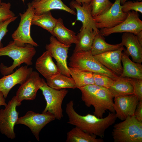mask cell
Segmentation results:
<instances>
[{
  "instance_id": "obj_1",
  "label": "cell",
  "mask_w": 142,
  "mask_h": 142,
  "mask_svg": "<svg viewBox=\"0 0 142 142\" xmlns=\"http://www.w3.org/2000/svg\"><path fill=\"white\" fill-rule=\"evenodd\" d=\"M81 99L87 107H94V115L99 118H103L107 110L115 113L113 107L114 97L109 90L95 84H90L79 88Z\"/></svg>"
},
{
  "instance_id": "obj_2",
  "label": "cell",
  "mask_w": 142,
  "mask_h": 142,
  "mask_svg": "<svg viewBox=\"0 0 142 142\" xmlns=\"http://www.w3.org/2000/svg\"><path fill=\"white\" fill-rule=\"evenodd\" d=\"M36 53L34 47L31 44H27L24 46L20 47L17 45L13 41H10L6 46L0 48V56H7L12 58L13 62L9 67L1 63V73L3 76L10 74L16 68L23 63L28 66L32 65V60Z\"/></svg>"
},
{
  "instance_id": "obj_3",
  "label": "cell",
  "mask_w": 142,
  "mask_h": 142,
  "mask_svg": "<svg viewBox=\"0 0 142 142\" xmlns=\"http://www.w3.org/2000/svg\"><path fill=\"white\" fill-rule=\"evenodd\" d=\"M116 118L115 113L109 112L106 117L102 118L94 115H82L75 113L72 116L71 123L86 133L102 138L106 130L115 123Z\"/></svg>"
},
{
  "instance_id": "obj_4",
  "label": "cell",
  "mask_w": 142,
  "mask_h": 142,
  "mask_svg": "<svg viewBox=\"0 0 142 142\" xmlns=\"http://www.w3.org/2000/svg\"><path fill=\"white\" fill-rule=\"evenodd\" d=\"M111 135L114 142H142V122L128 117L114 125Z\"/></svg>"
},
{
  "instance_id": "obj_5",
  "label": "cell",
  "mask_w": 142,
  "mask_h": 142,
  "mask_svg": "<svg viewBox=\"0 0 142 142\" xmlns=\"http://www.w3.org/2000/svg\"><path fill=\"white\" fill-rule=\"evenodd\" d=\"M70 67L107 75L115 79L119 76L103 65L90 51L73 53L69 59Z\"/></svg>"
},
{
  "instance_id": "obj_6",
  "label": "cell",
  "mask_w": 142,
  "mask_h": 142,
  "mask_svg": "<svg viewBox=\"0 0 142 142\" xmlns=\"http://www.w3.org/2000/svg\"><path fill=\"white\" fill-rule=\"evenodd\" d=\"M28 8L23 13H20V21L16 29L12 35L15 44L17 46L23 47L26 44H30L34 47L38 44L33 39L31 35V28L33 16L34 14V8L31 3L27 4Z\"/></svg>"
},
{
  "instance_id": "obj_7",
  "label": "cell",
  "mask_w": 142,
  "mask_h": 142,
  "mask_svg": "<svg viewBox=\"0 0 142 142\" xmlns=\"http://www.w3.org/2000/svg\"><path fill=\"white\" fill-rule=\"evenodd\" d=\"M46 102V105L42 113L48 111L53 114L56 119L60 120L63 116L62 107L63 101L68 93L66 88L57 89L52 88L44 80L40 87Z\"/></svg>"
},
{
  "instance_id": "obj_8",
  "label": "cell",
  "mask_w": 142,
  "mask_h": 142,
  "mask_svg": "<svg viewBox=\"0 0 142 142\" xmlns=\"http://www.w3.org/2000/svg\"><path fill=\"white\" fill-rule=\"evenodd\" d=\"M21 103L17 100L15 96L8 102L4 109L0 110V131L11 139L16 137L14 127L18 118L19 113L16 107Z\"/></svg>"
},
{
  "instance_id": "obj_9",
  "label": "cell",
  "mask_w": 142,
  "mask_h": 142,
  "mask_svg": "<svg viewBox=\"0 0 142 142\" xmlns=\"http://www.w3.org/2000/svg\"><path fill=\"white\" fill-rule=\"evenodd\" d=\"M55 119V116L48 111L39 114L29 111L24 116L18 118L16 124H22L28 127L39 141V134L41 130L48 124Z\"/></svg>"
},
{
  "instance_id": "obj_10",
  "label": "cell",
  "mask_w": 142,
  "mask_h": 142,
  "mask_svg": "<svg viewBox=\"0 0 142 142\" xmlns=\"http://www.w3.org/2000/svg\"><path fill=\"white\" fill-rule=\"evenodd\" d=\"M120 1L115 0L112 6L107 11L93 17L97 29L112 28L120 24L126 19L128 13L122 11Z\"/></svg>"
},
{
  "instance_id": "obj_11",
  "label": "cell",
  "mask_w": 142,
  "mask_h": 142,
  "mask_svg": "<svg viewBox=\"0 0 142 142\" xmlns=\"http://www.w3.org/2000/svg\"><path fill=\"white\" fill-rule=\"evenodd\" d=\"M44 81L38 72L33 70L17 90L15 96L17 101L21 103L24 100L34 99L38 90L43 85Z\"/></svg>"
},
{
  "instance_id": "obj_12",
  "label": "cell",
  "mask_w": 142,
  "mask_h": 142,
  "mask_svg": "<svg viewBox=\"0 0 142 142\" xmlns=\"http://www.w3.org/2000/svg\"><path fill=\"white\" fill-rule=\"evenodd\" d=\"M126 19L122 22L112 28H102L99 30L104 36H108L113 33L129 32L136 35L142 31V21L138 12L133 11L127 12Z\"/></svg>"
},
{
  "instance_id": "obj_13",
  "label": "cell",
  "mask_w": 142,
  "mask_h": 142,
  "mask_svg": "<svg viewBox=\"0 0 142 142\" xmlns=\"http://www.w3.org/2000/svg\"><path fill=\"white\" fill-rule=\"evenodd\" d=\"M49 41V43L45 45L46 50L50 52L52 57L56 60L61 73L71 77L67 63L68 50L71 45L61 43L53 36L50 37Z\"/></svg>"
},
{
  "instance_id": "obj_14",
  "label": "cell",
  "mask_w": 142,
  "mask_h": 142,
  "mask_svg": "<svg viewBox=\"0 0 142 142\" xmlns=\"http://www.w3.org/2000/svg\"><path fill=\"white\" fill-rule=\"evenodd\" d=\"M113 107L117 118L123 121L134 116L139 100L135 94L114 97Z\"/></svg>"
},
{
  "instance_id": "obj_15",
  "label": "cell",
  "mask_w": 142,
  "mask_h": 142,
  "mask_svg": "<svg viewBox=\"0 0 142 142\" xmlns=\"http://www.w3.org/2000/svg\"><path fill=\"white\" fill-rule=\"evenodd\" d=\"M33 70L32 68L28 67L27 65L22 66L14 72L4 75L0 79V91L4 97H7L9 92L14 86L23 83Z\"/></svg>"
},
{
  "instance_id": "obj_16",
  "label": "cell",
  "mask_w": 142,
  "mask_h": 142,
  "mask_svg": "<svg viewBox=\"0 0 142 142\" xmlns=\"http://www.w3.org/2000/svg\"><path fill=\"white\" fill-rule=\"evenodd\" d=\"M123 46L119 49L94 55L105 67L118 76L123 71L121 63V56L124 49Z\"/></svg>"
},
{
  "instance_id": "obj_17",
  "label": "cell",
  "mask_w": 142,
  "mask_h": 142,
  "mask_svg": "<svg viewBox=\"0 0 142 142\" xmlns=\"http://www.w3.org/2000/svg\"><path fill=\"white\" fill-rule=\"evenodd\" d=\"M52 58L50 52L46 50L37 58L36 62V70L46 79L52 78L61 73Z\"/></svg>"
},
{
  "instance_id": "obj_18",
  "label": "cell",
  "mask_w": 142,
  "mask_h": 142,
  "mask_svg": "<svg viewBox=\"0 0 142 142\" xmlns=\"http://www.w3.org/2000/svg\"><path fill=\"white\" fill-rule=\"evenodd\" d=\"M124 48V52L130 56L133 62L137 63L142 62V45L139 42L136 36L133 33L124 32L121 36V42Z\"/></svg>"
},
{
  "instance_id": "obj_19",
  "label": "cell",
  "mask_w": 142,
  "mask_h": 142,
  "mask_svg": "<svg viewBox=\"0 0 142 142\" xmlns=\"http://www.w3.org/2000/svg\"><path fill=\"white\" fill-rule=\"evenodd\" d=\"M69 5L72 9H76L77 12L76 20L80 21L82 23V27L99 32V30L96 27L92 14V8L90 3L88 4L83 3L80 5L75 1L73 0Z\"/></svg>"
},
{
  "instance_id": "obj_20",
  "label": "cell",
  "mask_w": 142,
  "mask_h": 142,
  "mask_svg": "<svg viewBox=\"0 0 142 142\" xmlns=\"http://www.w3.org/2000/svg\"><path fill=\"white\" fill-rule=\"evenodd\" d=\"M31 3L34 9L35 14H39L52 10L58 9L76 15L75 12L65 4L62 0H40L37 2L33 0Z\"/></svg>"
},
{
  "instance_id": "obj_21",
  "label": "cell",
  "mask_w": 142,
  "mask_h": 142,
  "mask_svg": "<svg viewBox=\"0 0 142 142\" xmlns=\"http://www.w3.org/2000/svg\"><path fill=\"white\" fill-rule=\"evenodd\" d=\"M51 34L60 42L66 45H71L77 42L76 33L66 28L64 26L63 20L60 18L57 19L55 26Z\"/></svg>"
},
{
  "instance_id": "obj_22",
  "label": "cell",
  "mask_w": 142,
  "mask_h": 142,
  "mask_svg": "<svg viewBox=\"0 0 142 142\" xmlns=\"http://www.w3.org/2000/svg\"><path fill=\"white\" fill-rule=\"evenodd\" d=\"M99 32L82 27L77 35V42L73 53L90 51L94 38Z\"/></svg>"
},
{
  "instance_id": "obj_23",
  "label": "cell",
  "mask_w": 142,
  "mask_h": 142,
  "mask_svg": "<svg viewBox=\"0 0 142 142\" xmlns=\"http://www.w3.org/2000/svg\"><path fill=\"white\" fill-rule=\"evenodd\" d=\"M114 98L134 94L131 78L119 76L109 89Z\"/></svg>"
},
{
  "instance_id": "obj_24",
  "label": "cell",
  "mask_w": 142,
  "mask_h": 142,
  "mask_svg": "<svg viewBox=\"0 0 142 142\" xmlns=\"http://www.w3.org/2000/svg\"><path fill=\"white\" fill-rule=\"evenodd\" d=\"M121 60L123 67L122 72L120 76L142 79V65L141 63L131 61L129 56L124 52L122 53Z\"/></svg>"
},
{
  "instance_id": "obj_25",
  "label": "cell",
  "mask_w": 142,
  "mask_h": 142,
  "mask_svg": "<svg viewBox=\"0 0 142 142\" xmlns=\"http://www.w3.org/2000/svg\"><path fill=\"white\" fill-rule=\"evenodd\" d=\"M123 46L121 43L111 44L107 43L104 36L100 32L95 36L90 50L91 54L95 55L109 51L118 49Z\"/></svg>"
},
{
  "instance_id": "obj_26",
  "label": "cell",
  "mask_w": 142,
  "mask_h": 142,
  "mask_svg": "<svg viewBox=\"0 0 142 142\" xmlns=\"http://www.w3.org/2000/svg\"><path fill=\"white\" fill-rule=\"evenodd\" d=\"M96 135H91L75 127L67 133L66 142H103L102 138H97Z\"/></svg>"
},
{
  "instance_id": "obj_27",
  "label": "cell",
  "mask_w": 142,
  "mask_h": 142,
  "mask_svg": "<svg viewBox=\"0 0 142 142\" xmlns=\"http://www.w3.org/2000/svg\"><path fill=\"white\" fill-rule=\"evenodd\" d=\"M69 68L70 75L75 83L77 88L95 84L93 73L70 67Z\"/></svg>"
},
{
  "instance_id": "obj_28",
  "label": "cell",
  "mask_w": 142,
  "mask_h": 142,
  "mask_svg": "<svg viewBox=\"0 0 142 142\" xmlns=\"http://www.w3.org/2000/svg\"><path fill=\"white\" fill-rule=\"evenodd\" d=\"M57 20L53 17L50 11L39 14H34L32 18L31 25L39 26L51 34Z\"/></svg>"
},
{
  "instance_id": "obj_29",
  "label": "cell",
  "mask_w": 142,
  "mask_h": 142,
  "mask_svg": "<svg viewBox=\"0 0 142 142\" xmlns=\"http://www.w3.org/2000/svg\"><path fill=\"white\" fill-rule=\"evenodd\" d=\"M46 80L47 85L54 89L77 88L75 83L72 77H69L61 73Z\"/></svg>"
},
{
  "instance_id": "obj_30",
  "label": "cell",
  "mask_w": 142,
  "mask_h": 142,
  "mask_svg": "<svg viewBox=\"0 0 142 142\" xmlns=\"http://www.w3.org/2000/svg\"><path fill=\"white\" fill-rule=\"evenodd\" d=\"M91 13L93 17L102 14L111 7L113 3L109 0H92Z\"/></svg>"
},
{
  "instance_id": "obj_31",
  "label": "cell",
  "mask_w": 142,
  "mask_h": 142,
  "mask_svg": "<svg viewBox=\"0 0 142 142\" xmlns=\"http://www.w3.org/2000/svg\"><path fill=\"white\" fill-rule=\"evenodd\" d=\"M94 84L109 89L114 82V79L105 75L93 73Z\"/></svg>"
},
{
  "instance_id": "obj_32",
  "label": "cell",
  "mask_w": 142,
  "mask_h": 142,
  "mask_svg": "<svg viewBox=\"0 0 142 142\" xmlns=\"http://www.w3.org/2000/svg\"><path fill=\"white\" fill-rule=\"evenodd\" d=\"M11 6L9 2H2L0 5V22L16 16L14 13L10 10Z\"/></svg>"
},
{
  "instance_id": "obj_33",
  "label": "cell",
  "mask_w": 142,
  "mask_h": 142,
  "mask_svg": "<svg viewBox=\"0 0 142 142\" xmlns=\"http://www.w3.org/2000/svg\"><path fill=\"white\" fill-rule=\"evenodd\" d=\"M121 5L122 11L124 12L133 11L142 13V1H127Z\"/></svg>"
},
{
  "instance_id": "obj_34",
  "label": "cell",
  "mask_w": 142,
  "mask_h": 142,
  "mask_svg": "<svg viewBox=\"0 0 142 142\" xmlns=\"http://www.w3.org/2000/svg\"><path fill=\"white\" fill-rule=\"evenodd\" d=\"M17 16H15L7 20L0 22V48L3 47L1 41L4 36L8 31L7 27L9 24L17 18Z\"/></svg>"
},
{
  "instance_id": "obj_35",
  "label": "cell",
  "mask_w": 142,
  "mask_h": 142,
  "mask_svg": "<svg viewBox=\"0 0 142 142\" xmlns=\"http://www.w3.org/2000/svg\"><path fill=\"white\" fill-rule=\"evenodd\" d=\"M134 94L139 101L142 100V79L131 78Z\"/></svg>"
},
{
  "instance_id": "obj_36",
  "label": "cell",
  "mask_w": 142,
  "mask_h": 142,
  "mask_svg": "<svg viewBox=\"0 0 142 142\" xmlns=\"http://www.w3.org/2000/svg\"><path fill=\"white\" fill-rule=\"evenodd\" d=\"M134 116L137 120L142 122V100L139 101L135 111Z\"/></svg>"
},
{
  "instance_id": "obj_37",
  "label": "cell",
  "mask_w": 142,
  "mask_h": 142,
  "mask_svg": "<svg viewBox=\"0 0 142 142\" xmlns=\"http://www.w3.org/2000/svg\"><path fill=\"white\" fill-rule=\"evenodd\" d=\"M5 99L2 92L0 91V106L3 105L5 106L7 105Z\"/></svg>"
},
{
  "instance_id": "obj_38",
  "label": "cell",
  "mask_w": 142,
  "mask_h": 142,
  "mask_svg": "<svg viewBox=\"0 0 142 142\" xmlns=\"http://www.w3.org/2000/svg\"><path fill=\"white\" fill-rule=\"evenodd\" d=\"M79 4L82 5V3H85L88 4H89L92 0H74Z\"/></svg>"
},
{
  "instance_id": "obj_39",
  "label": "cell",
  "mask_w": 142,
  "mask_h": 142,
  "mask_svg": "<svg viewBox=\"0 0 142 142\" xmlns=\"http://www.w3.org/2000/svg\"><path fill=\"white\" fill-rule=\"evenodd\" d=\"M140 44L142 45V31L135 35Z\"/></svg>"
},
{
  "instance_id": "obj_40",
  "label": "cell",
  "mask_w": 142,
  "mask_h": 142,
  "mask_svg": "<svg viewBox=\"0 0 142 142\" xmlns=\"http://www.w3.org/2000/svg\"><path fill=\"white\" fill-rule=\"evenodd\" d=\"M128 0H121L120 1V4L121 5L122 4H123L126 1H128ZM137 1H142V0H136Z\"/></svg>"
},
{
  "instance_id": "obj_41",
  "label": "cell",
  "mask_w": 142,
  "mask_h": 142,
  "mask_svg": "<svg viewBox=\"0 0 142 142\" xmlns=\"http://www.w3.org/2000/svg\"><path fill=\"white\" fill-rule=\"evenodd\" d=\"M2 3V0H0V5Z\"/></svg>"
},
{
  "instance_id": "obj_42",
  "label": "cell",
  "mask_w": 142,
  "mask_h": 142,
  "mask_svg": "<svg viewBox=\"0 0 142 142\" xmlns=\"http://www.w3.org/2000/svg\"><path fill=\"white\" fill-rule=\"evenodd\" d=\"M34 1H40V0H34Z\"/></svg>"
},
{
  "instance_id": "obj_43",
  "label": "cell",
  "mask_w": 142,
  "mask_h": 142,
  "mask_svg": "<svg viewBox=\"0 0 142 142\" xmlns=\"http://www.w3.org/2000/svg\"><path fill=\"white\" fill-rule=\"evenodd\" d=\"M23 2H24V0H22Z\"/></svg>"
}]
</instances>
